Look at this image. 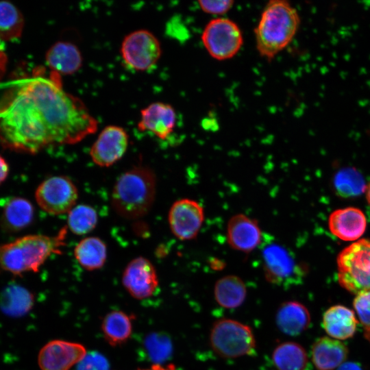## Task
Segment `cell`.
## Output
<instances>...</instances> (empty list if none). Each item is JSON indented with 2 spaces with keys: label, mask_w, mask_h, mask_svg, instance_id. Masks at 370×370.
Segmentation results:
<instances>
[{
  "label": "cell",
  "mask_w": 370,
  "mask_h": 370,
  "mask_svg": "<svg viewBox=\"0 0 370 370\" xmlns=\"http://www.w3.org/2000/svg\"><path fill=\"white\" fill-rule=\"evenodd\" d=\"M85 103L67 92L60 75L36 69L0 99V143L8 149L36 153L52 145H73L97 130Z\"/></svg>",
  "instance_id": "6da1fadb"
},
{
  "label": "cell",
  "mask_w": 370,
  "mask_h": 370,
  "mask_svg": "<svg viewBox=\"0 0 370 370\" xmlns=\"http://www.w3.org/2000/svg\"><path fill=\"white\" fill-rule=\"evenodd\" d=\"M67 230L64 226L54 236L29 234L0 243V271L18 275L38 272L51 255L62 254Z\"/></svg>",
  "instance_id": "7a4b0ae2"
},
{
  "label": "cell",
  "mask_w": 370,
  "mask_h": 370,
  "mask_svg": "<svg viewBox=\"0 0 370 370\" xmlns=\"http://www.w3.org/2000/svg\"><path fill=\"white\" fill-rule=\"evenodd\" d=\"M300 24L296 8L285 0H271L264 6L254 29L260 56L273 60L293 40Z\"/></svg>",
  "instance_id": "3957f363"
},
{
  "label": "cell",
  "mask_w": 370,
  "mask_h": 370,
  "mask_svg": "<svg viewBox=\"0 0 370 370\" xmlns=\"http://www.w3.org/2000/svg\"><path fill=\"white\" fill-rule=\"evenodd\" d=\"M156 177L153 170L135 166L119 175L112 188L111 204L120 217L136 219L151 210L156 197Z\"/></svg>",
  "instance_id": "277c9868"
},
{
  "label": "cell",
  "mask_w": 370,
  "mask_h": 370,
  "mask_svg": "<svg viewBox=\"0 0 370 370\" xmlns=\"http://www.w3.org/2000/svg\"><path fill=\"white\" fill-rule=\"evenodd\" d=\"M338 279L347 291L358 294L370 290V241L362 239L338 256Z\"/></svg>",
  "instance_id": "5b68a950"
},
{
  "label": "cell",
  "mask_w": 370,
  "mask_h": 370,
  "mask_svg": "<svg viewBox=\"0 0 370 370\" xmlns=\"http://www.w3.org/2000/svg\"><path fill=\"white\" fill-rule=\"evenodd\" d=\"M212 349L220 356L238 358L253 353L256 340L251 329L238 321L221 319L212 325L210 334Z\"/></svg>",
  "instance_id": "8992f818"
},
{
  "label": "cell",
  "mask_w": 370,
  "mask_h": 370,
  "mask_svg": "<svg viewBox=\"0 0 370 370\" xmlns=\"http://www.w3.org/2000/svg\"><path fill=\"white\" fill-rule=\"evenodd\" d=\"M201 40L208 53L219 61L234 58L243 45L240 27L225 17L211 19L204 27Z\"/></svg>",
  "instance_id": "52a82bcc"
},
{
  "label": "cell",
  "mask_w": 370,
  "mask_h": 370,
  "mask_svg": "<svg viewBox=\"0 0 370 370\" xmlns=\"http://www.w3.org/2000/svg\"><path fill=\"white\" fill-rule=\"evenodd\" d=\"M120 53L124 64L135 71H148L158 63L162 48L157 37L147 29L135 30L126 35Z\"/></svg>",
  "instance_id": "ba28073f"
},
{
  "label": "cell",
  "mask_w": 370,
  "mask_h": 370,
  "mask_svg": "<svg viewBox=\"0 0 370 370\" xmlns=\"http://www.w3.org/2000/svg\"><path fill=\"white\" fill-rule=\"evenodd\" d=\"M78 190L73 181L65 175H55L43 180L37 187L35 199L45 212L60 215L75 206Z\"/></svg>",
  "instance_id": "9c48e42d"
},
{
  "label": "cell",
  "mask_w": 370,
  "mask_h": 370,
  "mask_svg": "<svg viewBox=\"0 0 370 370\" xmlns=\"http://www.w3.org/2000/svg\"><path fill=\"white\" fill-rule=\"evenodd\" d=\"M204 219L203 206L198 201L188 198L174 201L168 213L171 232L180 241L195 238L202 227Z\"/></svg>",
  "instance_id": "30bf717a"
},
{
  "label": "cell",
  "mask_w": 370,
  "mask_h": 370,
  "mask_svg": "<svg viewBox=\"0 0 370 370\" xmlns=\"http://www.w3.org/2000/svg\"><path fill=\"white\" fill-rule=\"evenodd\" d=\"M128 145L129 136L124 128L108 125L100 132L90 148L91 160L99 166L109 167L122 158Z\"/></svg>",
  "instance_id": "8fae6325"
},
{
  "label": "cell",
  "mask_w": 370,
  "mask_h": 370,
  "mask_svg": "<svg viewBox=\"0 0 370 370\" xmlns=\"http://www.w3.org/2000/svg\"><path fill=\"white\" fill-rule=\"evenodd\" d=\"M122 282L123 286L134 298L143 299L152 296L158 286V278L151 262L139 256L125 267Z\"/></svg>",
  "instance_id": "7c38bea8"
},
{
  "label": "cell",
  "mask_w": 370,
  "mask_h": 370,
  "mask_svg": "<svg viewBox=\"0 0 370 370\" xmlns=\"http://www.w3.org/2000/svg\"><path fill=\"white\" fill-rule=\"evenodd\" d=\"M262 256L264 275L271 283L292 284L301 280V269L284 247L269 245L264 249Z\"/></svg>",
  "instance_id": "4fadbf2b"
},
{
  "label": "cell",
  "mask_w": 370,
  "mask_h": 370,
  "mask_svg": "<svg viewBox=\"0 0 370 370\" xmlns=\"http://www.w3.org/2000/svg\"><path fill=\"white\" fill-rule=\"evenodd\" d=\"M86 353L85 347L80 343L53 340L41 348L38 362L41 370H69Z\"/></svg>",
  "instance_id": "5bb4252c"
},
{
  "label": "cell",
  "mask_w": 370,
  "mask_h": 370,
  "mask_svg": "<svg viewBox=\"0 0 370 370\" xmlns=\"http://www.w3.org/2000/svg\"><path fill=\"white\" fill-rule=\"evenodd\" d=\"M226 238L232 249L249 254L260 245L262 232L256 219L245 214H236L227 222Z\"/></svg>",
  "instance_id": "9a60e30c"
},
{
  "label": "cell",
  "mask_w": 370,
  "mask_h": 370,
  "mask_svg": "<svg viewBox=\"0 0 370 370\" xmlns=\"http://www.w3.org/2000/svg\"><path fill=\"white\" fill-rule=\"evenodd\" d=\"M175 108L167 103L156 101L140 110L137 127L141 132H149L161 140L167 139L177 125Z\"/></svg>",
  "instance_id": "2e32d148"
},
{
  "label": "cell",
  "mask_w": 370,
  "mask_h": 370,
  "mask_svg": "<svg viewBox=\"0 0 370 370\" xmlns=\"http://www.w3.org/2000/svg\"><path fill=\"white\" fill-rule=\"evenodd\" d=\"M328 224L334 236L343 241H353L364 234L367 221L360 209L349 207L334 211L330 216Z\"/></svg>",
  "instance_id": "e0dca14e"
},
{
  "label": "cell",
  "mask_w": 370,
  "mask_h": 370,
  "mask_svg": "<svg viewBox=\"0 0 370 370\" xmlns=\"http://www.w3.org/2000/svg\"><path fill=\"white\" fill-rule=\"evenodd\" d=\"M46 62L51 71L59 75H71L82 66L83 58L78 47L69 41H58L47 51Z\"/></svg>",
  "instance_id": "ac0fdd59"
},
{
  "label": "cell",
  "mask_w": 370,
  "mask_h": 370,
  "mask_svg": "<svg viewBox=\"0 0 370 370\" xmlns=\"http://www.w3.org/2000/svg\"><path fill=\"white\" fill-rule=\"evenodd\" d=\"M347 354L348 349L342 342L324 336L314 343L312 360L318 370H333L345 362Z\"/></svg>",
  "instance_id": "d6986e66"
},
{
  "label": "cell",
  "mask_w": 370,
  "mask_h": 370,
  "mask_svg": "<svg viewBox=\"0 0 370 370\" xmlns=\"http://www.w3.org/2000/svg\"><path fill=\"white\" fill-rule=\"evenodd\" d=\"M358 321L354 312L349 308L336 305L328 308L323 316V327L334 339L345 340L356 332Z\"/></svg>",
  "instance_id": "ffe728a7"
},
{
  "label": "cell",
  "mask_w": 370,
  "mask_h": 370,
  "mask_svg": "<svg viewBox=\"0 0 370 370\" xmlns=\"http://www.w3.org/2000/svg\"><path fill=\"white\" fill-rule=\"evenodd\" d=\"M34 208L25 198L13 197L6 200L2 207L1 224L9 232H16L27 227L33 221Z\"/></svg>",
  "instance_id": "44dd1931"
},
{
  "label": "cell",
  "mask_w": 370,
  "mask_h": 370,
  "mask_svg": "<svg viewBox=\"0 0 370 370\" xmlns=\"http://www.w3.org/2000/svg\"><path fill=\"white\" fill-rule=\"evenodd\" d=\"M310 323V316L308 309L298 301H286L278 309L277 325L287 335L300 334L308 328Z\"/></svg>",
  "instance_id": "7402d4cb"
},
{
  "label": "cell",
  "mask_w": 370,
  "mask_h": 370,
  "mask_svg": "<svg viewBox=\"0 0 370 370\" xmlns=\"http://www.w3.org/2000/svg\"><path fill=\"white\" fill-rule=\"evenodd\" d=\"M77 262L86 270L101 269L107 259V246L97 236H87L75 245L73 251Z\"/></svg>",
  "instance_id": "603a6c76"
},
{
  "label": "cell",
  "mask_w": 370,
  "mask_h": 370,
  "mask_svg": "<svg viewBox=\"0 0 370 370\" xmlns=\"http://www.w3.org/2000/svg\"><path fill=\"white\" fill-rule=\"evenodd\" d=\"M214 296L221 306L234 308L240 306L245 301L247 288L241 278L234 275H228L216 282Z\"/></svg>",
  "instance_id": "cb8c5ba5"
},
{
  "label": "cell",
  "mask_w": 370,
  "mask_h": 370,
  "mask_svg": "<svg viewBox=\"0 0 370 370\" xmlns=\"http://www.w3.org/2000/svg\"><path fill=\"white\" fill-rule=\"evenodd\" d=\"M272 360L277 370H304L308 357L299 344L287 341L278 345L272 354Z\"/></svg>",
  "instance_id": "d4e9b609"
},
{
  "label": "cell",
  "mask_w": 370,
  "mask_h": 370,
  "mask_svg": "<svg viewBox=\"0 0 370 370\" xmlns=\"http://www.w3.org/2000/svg\"><path fill=\"white\" fill-rule=\"evenodd\" d=\"M101 330L106 340L110 345H121L125 342L132 334V318L122 311H112L103 318Z\"/></svg>",
  "instance_id": "484cf974"
},
{
  "label": "cell",
  "mask_w": 370,
  "mask_h": 370,
  "mask_svg": "<svg viewBox=\"0 0 370 370\" xmlns=\"http://www.w3.org/2000/svg\"><path fill=\"white\" fill-rule=\"evenodd\" d=\"M334 187L343 197H356L366 191L367 185L362 174L354 168L338 171L334 177Z\"/></svg>",
  "instance_id": "4316f807"
},
{
  "label": "cell",
  "mask_w": 370,
  "mask_h": 370,
  "mask_svg": "<svg viewBox=\"0 0 370 370\" xmlns=\"http://www.w3.org/2000/svg\"><path fill=\"white\" fill-rule=\"evenodd\" d=\"M23 24L21 12L13 4L0 1V40L10 41L19 38Z\"/></svg>",
  "instance_id": "83f0119b"
},
{
  "label": "cell",
  "mask_w": 370,
  "mask_h": 370,
  "mask_svg": "<svg viewBox=\"0 0 370 370\" xmlns=\"http://www.w3.org/2000/svg\"><path fill=\"white\" fill-rule=\"evenodd\" d=\"M97 221V212L93 207L79 204L69 212L66 227L76 235H86L96 227Z\"/></svg>",
  "instance_id": "f1b7e54d"
},
{
  "label": "cell",
  "mask_w": 370,
  "mask_h": 370,
  "mask_svg": "<svg viewBox=\"0 0 370 370\" xmlns=\"http://www.w3.org/2000/svg\"><path fill=\"white\" fill-rule=\"evenodd\" d=\"M32 302V295L27 290L18 285H12L3 292L1 306L5 312L21 314L29 310Z\"/></svg>",
  "instance_id": "f546056e"
},
{
  "label": "cell",
  "mask_w": 370,
  "mask_h": 370,
  "mask_svg": "<svg viewBox=\"0 0 370 370\" xmlns=\"http://www.w3.org/2000/svg\"><path fill=\"white\" fill-rule=\"evenodd\" d=\"M354 308L363 327L365 337L370 343V290L356 294Z\"/></svg>",
  "instance_id": "4dcf8cb0"
},
{
  "label": "cell",
  "mask_w": 370,
  "mask_h": 370,
  "mask_svg": "<svg viewBox=\"0 0 370 370\" xmlns=\"http://www.w3.org/2000/svg\"><path fill=\"white\" fill-rule=\"evenodd\" d=\"M76 370H108L109 363L102 354L97 352L86 353L75 365Z\"/></svg>",
  "instance_id": "1f68e13d"
},
{
  "label": "cell",
  "mask_w": 370,
  "mask_h": 370,
  "mask_svg": "<svg viewBox=\"0 0 370 370\" xmlns=\"http://www.w3.org/2000/svg\"><path fill=\"white\" fill-rule=\"evenodd\" d=\"M148 347L151 356L156 360H162L167 357L171 350V345L167 338L162 336L150 338Z\"/></svg>",
  "instance_id": "d6a6232c"
},
{
  "label": "cell",
  "mask_w": 370,
  "mask_h": 370,
  "mask_svg": "<svg viewBox=\"0 0 370 370\" xmlns=\"http://www.w3.org/2000/svg\"><path fill=\"white\" fill-rule=\"evenodd\" d=\"M234 3V1L232 0L198 1L199 6L204 12L214 16L225 14L232 9Z\"/></svg>",
  "instance_id": "836d02e7"
},
{
  "label": "cell",
  "mask_w": 370,
  "mask_h": 370,
  "mask_svg": "<svg viewBox=\"0 0 370 370\" xmlns=\"http://www.w3.org/2000/svg\"><path fill=\"white\" fill-rule=\"evenodd\" d=\"M8 174V164L6 160L0 155V185L6 180Z\"/></svg>",
  "instance_id": "e575fe53"
},
{
  "label": "cell",
  "mask_w": 370,
  "mask_h": 370,
  "mask_svg": "<svg viewBox=\"0 0 370 370\" xmlns=\"http://www.w3.org/2000/svg\"><path fill=\"white\" fill-rule=\"evenodd\" d=\"M6 62L7 58L4 52V44L3 41L0 40V79L5 71Z\"/></svg>",
  "instance_id": "d590c367"
},
{
  "label": "cell",
  "mask_w": 370,
  "mask_h": 370,
  "mask_svg": "<svg viewBox=\"0 0 370 370\" xmlns=\"http://www.w3.org/2000/svg\"><path fill=\"white\" fill-rule=\"evenodd\" d=\"M338 370H362V368L356 362H345L338 368Z\"/></svg>",
  "instance_id": "8d00e7d4"
},
{
  "label": "cell",
  "mask_w": 370,
  "mask_h": 370,
  "mask_svg": "<svg viewBox=\"0 0 370 370\" xmlns=\"http://www.w3.org/2000/svg\"><path fill=\"white\" fill-rule=\"evenodd\" d=\"M140 370H175L173 365H169L168 366H162L159 364H156L151 366L149 369H140Z\"/></svg>",
  "instance_id": "74e56055"
},
{
  "label": "cell",
  "mask_w": 370,
  "mask_h": 370,
  "mask_svg": "<svg viewBox=\"0 0 370 370\" xmlns=\"http://www.w3.org/2000/svg\"><path fill=\"white\" fill-rule=\"evenodd\" d=\"M366 197L368 203L370 204V183L367 186Z\"/></svg>",
  "instance_id": "f35d334b"
}]
</instances>
